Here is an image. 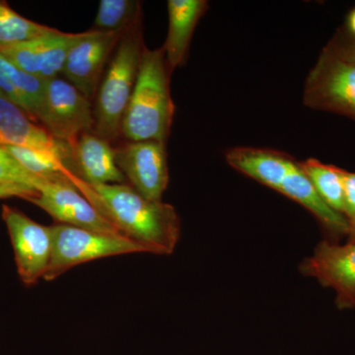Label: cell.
Here are the masks:
<instances>
[{
  "label": "cell",
  "mask_w": 355,
  "mask_h": 355,
  "mask_svg": "<svg viewBox=\"0 0 355 355\" xmlns=\"http://www.w3.org/2000/svg\"><path fill=\"white\" fill-rule=\"evenodd\" d=\"M0 71L8 78L19 96L21 108L35 123H38V116L44 104L46 81L18 69L1 55Z\"/></svg>",
  "instance_id": "ac0fdd59"
},
{
  "label": "cell",
  "mask_w": 355,
  "mask_h": 355,
  "mask_svg": "<svg viewBox=\"0 0 355 355\" xmlns=\"http://www.w3.org/2000/svg\"><path fill=\"white\" fill-rule=\"evenodd\" d=\"M2 219L12 244L18 275L23 284L31 286L50 265L53 253V227L33 220L19 209L2 205Z\"/></svg>",
  "instance_id": "52a82bcc"
},
{
  "label": "cell",
  "mask_w": 355,
  "mask_h": 355,
  "mask_svg": "<svg viewBox=\"0 0 355 355\" xmlns=\"http://www.w3.org/2000/svg\"><path fill=\"white\" fill-rule=\"evenodd\" d=\"M123 35L90 29L69 51L62 74L91 101Z\"/></svg>",
  "instance_id": "30bf717a"
},
{
  "label": "cell",
  "mask_w": 355,
  "mask_h": 355,
  "mask_svg": "<svg viewBox=\"0 0 355 355\" xmlns=\"http://www.w3.org/2000/svg\"><path fill=\"white\" fill-rule=\"evenodd\" d=\"M338 172L343 184L345 216L350 221L355 217V173L338 167Z\"/></svg>",
  "instance_id": "cb8c5ba5"
},
{
  "label": "cell",
  "mask_w": 355,
  "mask_h": 355,
  "mask_svg": "<svg viewBox=\"0 0 355 355\" xmlns=\"http://www.w3.org/2000/svg\"><path fill=\"white\" fill-rule=\"evenodd\" d=\"M349 242H355V217L349 221Z\"/></svg>",
  "instance_id": "83f0119b"
},
{
  "label": "cell",
  "mask_w": 355,
  "mask_h": 355,
  "mask_svg": "<svg viewBox=\"0 0 355 355\" xmlns=\"http://www.w3.org/2000/svg\"><path fill=\"white\" fill-rule=\"evenodd\" d=\"M303 102L355 120V65L326 46L306 79Z\"/></svg>",
  "instance_id": "5b68a950"
},
{
  "label": "cell",
  "mask_w": 355,
  "mask_h": 355,
  "mask_svg": "<svg viewBox=\"0 0 355 355\" xmlns=\"http://www.w3.org/2000/svg\"><path fill=\"white\" fill-rule=\"evenodd\" d=\"M83 34L57 30L46 36L1 48L0 55L18 69L44 81L50 80L62 74L69 51Z\"/></svg>",
  "instance_id": "7c38bea8"
},
{
  "label": "cell",
  "mask_w": 355,
  "mask_h": 355,
  "mask_svg": "<svg viewBox=\"0 0 355 355\" xmlns=\"http://www.w3.org/2000/svg\"><path fill=\"white\" fill-rule=\"evenodd\" d=\"M279 193L303 205L311 214H314L327 230L334 234H349V219L329 207L323 198L320 197L310 180L299 167L298 162L287 175Z\"/></svg>",
  "instance_id": "e0dca14e"
},
{
  "label": "cell",
  "mask_w": 355,
  "mask_h": 355,
  "mask_svg": "<svg viewBox=\"0 0 355 355\" xmlns=\"http://www.w3.org/2000/svg\"><path fill=\"white\" fill-rule=\"evenodd\" d=\"M167 6L169 30L162 49L173 73L187 62L193 32L209 4L205 0H169Z\"/></svg>",
  "instance_id": "2e32d148"
},
{
  "label": "cell",
  "mask_w": 355,
  "mask_h": 355,
  "mask_svg": "<svg viewBox=\"0 0 355 355\" xmlns=\"http://www.w3.org/2000/svg\"><path fill=\"white\" fill-rule=\"evenodd\" d=\"M72 172L88 184L125 183L116 164V149L94 132L83 133L71 147Z\"/></svg>",
  "instance_id": "5bb4252c"
},
{
  "label": "cell",
  "mask_w": 355,
  "mask_h": 355,
  "mask_svg": "<svg viewBox=\"0 0 355 355\" xmlns=\"http://www.w3.org/2000/svg\"><path fill=\"white\" fill-rule=\"evenodd\" d=\"M0 95H2L1 93H0Z\"/></svg>",
  "instance_id": "f1b7e54d"
},
{
  "label": "cell",
  "mask_w": 355,
  "mask_h": 355,
  "mask_svg": "<svg viewBox=\"0 0 355 355\" xmlns=\"http://www.w3.org/2000/svg\"><path fill=\"white\" fill-rule=\"evenodd\" d=\"M140 18L141 3L137 0H101L91 29L125 34Z\"/></svg>",
  "instance_id": "44dd1931"
},
{
  "label": "cell",
  "mask_w": 355,
  "mask_h": 355,
  "mask_svg": "<svg viewBox=\"0 0 355 355\" xmlns=\"http://www.w3.org/2000/svg\"><path fill=\"white\" fill-rule=\"evenodd\" d=\"M298 164L316 189L320 197L329 207L345 216L343 184L338 167L324 164L314 158L298 162Z\"/></svg>",
  "instance_id": "d6986e66"
},
{
  "label": "cell",
  "mask_w": 355,
  "mask_h": 355,
  "mask_svg": "<svg viewBox=\"0 0 355 355\" xmlns=\"http://www.w3.org/2000/svg\"><path fill=\"white\" fill-rule=\"evenodd\" d=\"M4 147L28 172L42 179L51 182L65 181L70 183V177L74 174L62 159L53 154L27 148V147Z\"/></svg>",
  "instance_id": "ffe728a7"
},
{
  "label": "cell",
  "mask_w": 355,
  "mask_h": 355,
  "mask_svg": "<svg viewBox=\"0 0 355 355\" xmlns=\"http://www.w3.org/2000/svg\"><path fill=\"white\" fill-rule=\"evenodd\" d=\"M28 202L44 210L60 224L107 234L123 235L69 182H46L38 189V195Z\"/></svg>",
  "instance_id": "9c48e42d"
},
{
  "label": "cell",
  "mask_w": 355,
  "mask_h": 355,
  "mask_svg": "<svg viewBox=\"0 0 355 355\" xmlns=\"http://www.w3.org/2000/svg\"><path fill=\"white\" fill-rule=\"evenodd\" d=\"M347 27L352 36L355 37V8L350 11L349 18H347Z\"/></svg>",
  "instance_id": "4316f807"
},
{
  "label": "cell",
  "mask_w": 355,
  "mask_h": 355,
  "mask_svg": "<svg viewBox=\"0 0 355 355\" xmlns=\"http://www.w3.org/2000/svg\"><path fill=\"white\" fill-rule=\"evenodd\" d=\"M327 48L330 49L345 62L355 65V39L342 38V37L336 36L327 46Z\"/></svg>",
  "instance_id": "d4e9b609"
},
{
  "label": "cell",
  "mask_w": 355,
  "mask_h": 355,
  "mask_svg": "<svg viewBox=\"0 0 355 355\" xmlns=\"http://www.w3.org/2000/svg\"><path fill=\"white\" fill-rule=\"evenodd\" d=\"M53 253L44 273L46 282L57 279L70 268L88 261L135 253H150L148 247L125 235L107 234L64 224H53Z\"/></svg>",
  "instance_id": "277c9868"
},
{
  "label": "cell",
  "mask_w": 355,
  "mask_h": 355,
  "mask_svg": "<svg viewBox=\"0 0 355 355\" xmlns=\"http://www.w3.org/2000/svg\"><path fill=\"white\" fill-rule=\"evenodd\" d=\"M57 31L49 27L23 17L0 1V49L46 36Z\"/></svg>",
  "instance_id": "7402d4cb"
},
{
  "label": "cell",
  "mask_w": 355,
  "mask_h": 355,
  "mask_svg": "<svg viewBox=\"0 0 355 355\" xmlns=\"http://www.w3.org/2000/svg\"><path fill=\"white\" fill-rule=\"evenodd\" d=\"M38 195V191L20 184L2 183L0 182V198H21L28 200Z\"/></svg>",
  "instance_id": "484cf974"
},
{
  "label": "cell",
  "mask_w": 355,
  "mask_h": 355,
  "mask_svg": "<svg viewBox=\"0 0 355 355\" xmlns=\"http://www.w3.org/2000/svg\"><path fill=\"white\" fill-rule=\"evenodd\" d=\"M0 182L20 184L38 191L40 187L49 181L28 172L4 147L0 146Z\"/></svg>",
  "instance_id": "603a6c76"
},
{
  "label": "cell",
  "mask_w": 355,
  "mask_h": 355,
  "mask_svg": "<svg viewBox=\"0 0 355 355\" xmlns=\"http://www.w3.org/2000/svg\"><path fill=\"white\" fill-rule=\"evenodd\" d=\"M38 123L51 137L71 147L83 133L93 132L91 100L65 79L57 77L46 80Z\"/></svg>",
  "instance_id": "8992f818"
},
{
  "label": "cell",
  "mask_w": 355,
  "mask_h": 355,
  "mask_svg": "<svg viewBox=\"0 0 355 355\" xmlns=\"http://www.w3.org/2000/svg\"><path fill=\"white\" fill-rule=\"evenodd\" d=\"M79 193L123 235L155 254L174 253L181 237V219L169 203L147 200L130 184H88Z\"/></svg>",
  "instance_id": "6da1fadb"
},
{
  "label": "cell",
  "mask_w": 355,
  "mask_h": 355,
  "mask_svg": "<svg viewBox=\"0 0 355 355\" xmlns=\"http://www.w3.org/2000/svg\"><path fill=\"white\" fill-rule=\"evenodd\" d=\"M171 76L163 49L149 50L146 46L121 123V137L127 141L167 142L175 114L170 92Z\"/></svg>",
  "instance_id": "7a4b0ae2"
},
{
  "label": "cell",
  "mask_w": 355,
  "mask_h": 355,
  "mask_svg": "<svg viewBox=\"0 0 355 355\" xmlns=\"http://www.w3.org/2000/svg\"><path fill=\"white\" fill-rule=\"evenodd\" d=\"M144 48L140 18L121 36L95 96L93 132L110 142L121 137V123L137 83Z\"/></svg>",
  "instance_id": "3957f363"
},
{
  "label": "cell",
  "mask_w": 355,
  "mask_h": 355,
  "mask_svg": "<svg viewBox=\"0 0 355 355\" xmlns=\"http://www.w3.org/2000/svg\"><path fill=\"white\" fill-rule=\"evenodd\" d=\"M0 146H20L46 151L62 159L72 171L71 148L55 139L19 107L0 95Z\"/></svg>",
  "instance_id": "4fadbf2b"
},
{
  "label": "cell",
  "mask_w": 355,
  "mask_h": 355,
  "mask_svg": "<svg viewBox=\"0 0 355 355\" xmlns=\"http://www.w3.org/2000/svg\"><path fill=\"white\" fill-rule=\"evenodd\" d=\"M225 158L237 171L277 191L297 164L286 153L257 147H234L229 149Z\"/></svg>",
  "instance_id": "9a60e30c"
},
{
  "label": "cell",
  "mask_w": 355,
  "mask_h": 355,
  "mask_svg": "<svg viewBox=\"0 0 355 355\" xmlns=\"http://www.w3.org/2000/svg\"><path fill=\"white\" fill-rule=\"evenodd\" d=\"M300 272L336 291L340 309L355 306V242L345 245L322 241L300 265Z\"/></svg>",
  "instance_id": "8fae6325"
},
{
  "label": "cell",
  "mask_w": 355,
  "mask_h": 355,
  "mask_svg": "<svg viewBox=\"0 0 355 355\" xmlns=\"http://www.w3.org/2000/svg\"><path fill=\"white\" fill-rule=\"evenodd\" d=\"M114 149L116 164L128 184L147 200H162L169 182L166 144L127 141Z\"/></svg>",
  "instance_id": "ba28073f"
}]
</instances>
